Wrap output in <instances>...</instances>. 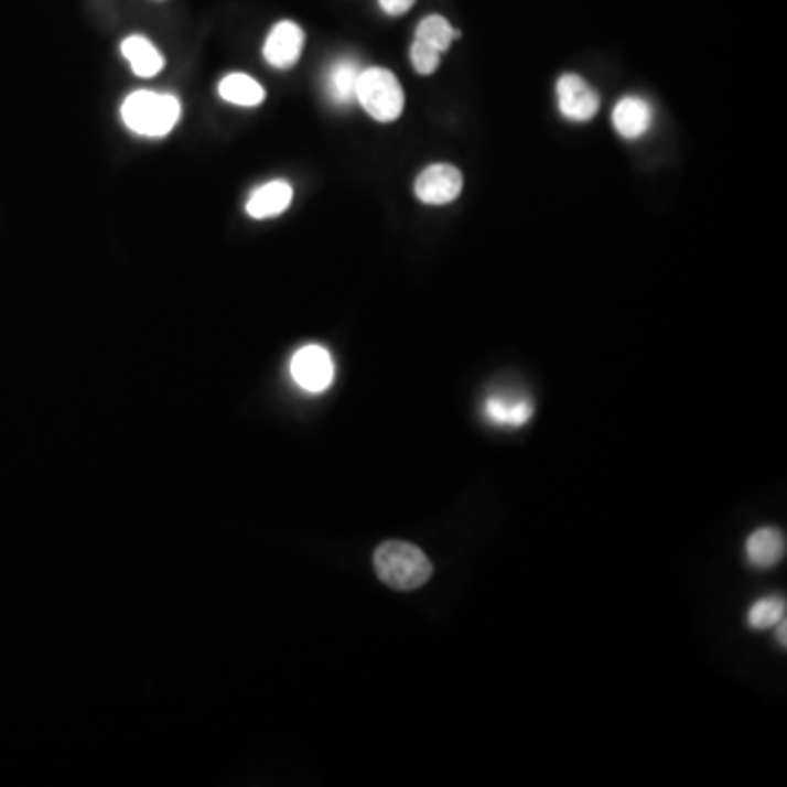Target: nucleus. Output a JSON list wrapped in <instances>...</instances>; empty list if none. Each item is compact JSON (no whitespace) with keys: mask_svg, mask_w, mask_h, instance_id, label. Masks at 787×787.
<instances>
[{"mask_svg":"<svg viewBox=\"0 0 787 787\" xmlns=\"http://www.w3.org/2000/svg\"><path fill=\"white\" fill-rule=\"evenodd\" d=\"M409 55H411L413 68H416L420 75H431V73L440 66V55H442V53L435 51L433 46L420 42V40H413Z\"/></svg>","mask_w":787,"mask_h":787,"instance_id":"f3484780","label":"nucleus"},{"mask_svg":"<svg viewBox=\"0 0 787 787\" xmlns=\"http://www.w3.org/2000/svg\"><path fill=\"white\" fill-rule=\"evenodd\" d=\"M219 95L224 101L235 104V106H244V108H255L262 104L265 99V90L261 84L255 82L250 75L244 73H233L226 75L219 84Z\"/></svg>","mask_w":787,"mask_h":787,"instance_id":"4468645a","label":"nucleus"},{"mask_svg":"<svg viewBox=\"0 0 787 787\" xmlns=\"http://www.w3.org/2000/svg\"><path fill=\"white\" fill-rule=\"evenodd\" d=\"M484 413L490 422L499 427H524L533 413V405L525 396L493 394L484 402Z\"/></svg>","mask_w":787,"mask_h":787,"instance_id":"1a4fd4ad","label":"nucleus"},{"mask_svg":"<svg viewBox=\"0 0 787 787\" xmlns=\"http://www.w3.org/2000/svg\"><path fill=\"white\" fill-rule=\"evenodd\" d=\"M121 51H123L126 60L130 62L131 71L138 77H153L164 68V57L142 35H131L128 40H123Z\"/></svg>","mask_w":787,"mask_h":787,"instance_id":"ddd939ff","label":"nucleus"},{"mask_svg":"<svg viewBox=\"0 0 787 787\" xmlns=\"http://www.w3.org/2000/svg\"><path fill=\"white\" fill-rule=\"evenodd\" d=\"M560 112L575 123L591 121L600 110V95L578 75H564L558 82Z\"/></svg>","mask_w":787,"mask_h":787,"instance_id":"423d86ee","label":"nucleus"},{"mask_svg":"<svg viewBox=\"0 0 787 787\" xmlns=\"http://www.w3.org/2000/svg\"><path fill=\"white\" fill-rule=\"evenodd\" d=\"M464 177L453 164H431L416 180V197L424 204L442 206L460 197Z\"/></svg>","mask_w":787,"mask_h":787,"instance_id":"39448f33","label":"nucleus"},{"mask_svg":"<svg viewBox=\"0 0 787 787\" xmlns=\"http://www.w3.org/2000/svg\"><path fill=\"white\" fill-rule=\"evenodd\" d=\"M375 569L394 591H416L433 575V564L424 551L402 540H388L375 551Z\"/></svg>","mask_w":787,"mask_h":787,"instance_id":"f257e3e1","label":"nucleus"},{"mask_svg":"<svg viewBox=\"0 0 787 787\" xmlns=\"http://www.w3.org/2000/svg\"><path fill=\"white\" fill-rule=\"evenodd\" d=\"M786 597H766L759 600L751 613H748V624L757 630H766L777 626L781 619H786Z\"/></svg>","mask_w":787,"mask_h":787,"instance_id":"dca6fc26","label":"nucleus"},{"mask_svg":"<svg viewBox=\"0 0 787 787\" xmlns=\"http://www.w3.org/2000/svg\"><path fill=\"white\" fill-rule=\"evenodd\" d=\"M613 123H615V130L619 131L624 138L635 140V138H642L646 131L650 130L653 110L644 99L626 97L615 106Z\"/></svg>","mask_w":787,"mask_h":787,"instance_id":"f8f14e48","label":"nucleus"},{"mask_svg":"<svg viewBox=\"0 0 787 787\" xmlns=\"http://www.w3.org/2000/svg\"><path fill=\"white\" fill-rule=\"evenodd\" d=\"M362 68L355 60H337L326 73V95L337 106H351L357 99Z\"/></svg>","mask_w":787,"mask_h":787,"instance_id":"9b49d317","label":"nucleus"},{"mask_svg":"<svg viewBox=\"0 0 787 787\" xmlns=\"http://www.w3.org/2000/svg\"><path fill=\"white\" fill-rule=\"evenodd\" d=\"M302 48H304L302 29L291 20H282L267 35L262 55L269 66H273L278 71H287L300 60Z\"/></svg>","mask_w":787,"mask_h":787,"instance_id":"0eeeda50","label":"nucleus"},{"mask_svg":"<svg viewBox=\"0 0 787 787\" xmlns=\"http://www.w3.org/2000/svg\"><path fill=\"white\" fill-rule=\"evenodd\" d=\"M293 200V191L287 182L276 180L269 184H262L261 188H257L250 200H248V215L255 219H269L276 217L280 213H284L289 208Z\"/></svg>","mask_w":787,"mask_h":787,"instance_id":"9d476101","label":"nucleus"},{"mask_svg":"<svg viewBox=\"0 0 787 787\" xmlns=\"http://www.w3.org/2000/svg\"><path fill=\"white\" fill-rule=\"evenodd\" d=\"M457 37H460V31H455L451 26V22L446 18H442V15H429L416 29V40L433 46L440 53L449 51L451 42L457 40Z\"/></svg>","mask_w":787,"mask_h":787,"instance_id":"2eb2a0df","label":"nucleus"},{"mask_svg":"<svg viewBox=\"0 0 787 787\" xmlns=\"http://www.w3.org/2000/svg\"><path fill=\"white\" fill-rule=\"evenodd\" d=\"M777 626H779V644H781V648H786V646H787V639H786V628H787V624H786V619H781V622H779V624H777Z\"/></svg>","mask_w":787,"mask_h":787,"instance_id":"6ab92c4d","label":"nucleus"},{"mask_svg":"<svg viewBox=\"0 0 787 787\" xmlns=\"http://www.w3.org/2000/svg\"><path fill=\"white\" fill-rule=\"evenodd\" d=\"M357 101L364 106V110L381 121V123H392L405 106V95L390 71L386 68H366L359 75L357 84Z\"/></svg>","mask_w":787,"mask_h":787,"instance_id":"7ed1b4c3","label":"nucleus"},{"mask_svg":"<svg viewBox=\"0 0 787 787\" xmlns=\"http://www.w3.org/2000/svg\"><path fill=\"white\" fill-rule=\"evenodd\" d=\"M123 121L131 131L149 138L166 136L180 121V101L171 95L138 90L123 101Z\"/></svg>","mask_w":787,"mask_h":787,"instance_id":"f03ea898","label":"nucleus"},{"mask_svg":"<svg viewBox=\"0 0 787 787\" xmlns=\"http://www.w3.org/2000/svg\"><path fill=\"white\" fill-rule=\"evenodd\" d=\"M748 562L759 569H770L786 558V536L781 529L764 527L751 533L746 542Z\"/></svg>","mask_w":787,"mask_h":787,"instance_id":"6e6552de","label":"nucleus"},{"mask_svg":"<svg viewBox=\"0 0 787 787\" xmlns=\"http://www.w3.org/2000/svg\"><path fill=\"white\" fill-rule=\"evenodd\" d=\"M413 2H416V0H379L381 9H384L386 13H390V15H402V13H407V11L413 7Z\"/></svg>","mask_w":787,"mask_h":787,"instance_id":"a211bd4d","label":"nucleus"},{"mask_svg":"<svg viewBox=\"0 0 787 787\" xmlns=\"http://www.w3.org/2000/svg\"><path fill=\"white\" fill-rule=\"evenodd\" d=\"M291 377L306 392H324L335 377V366L326 348L304 346L291 359Z\"/></svg>","mask_w":787,"mask_h":787,"instance_id":"20e7f679","label":"nucleus"}]
</instances>
